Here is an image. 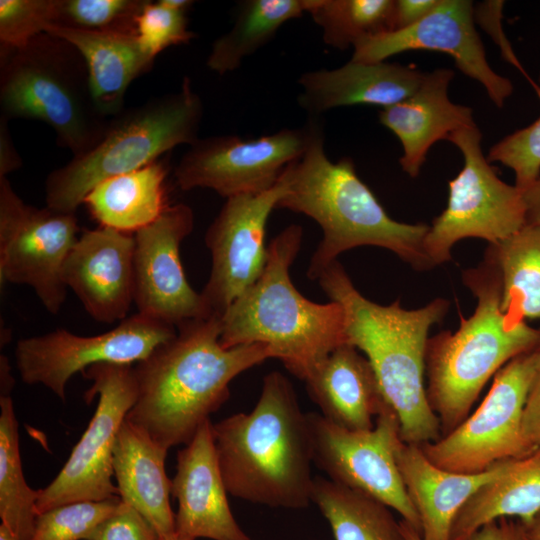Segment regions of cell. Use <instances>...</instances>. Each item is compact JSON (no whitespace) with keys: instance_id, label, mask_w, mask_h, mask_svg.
I'll return each mask as SVG.
<instances>
[{"instance_id":"39","label":"cell","mask_w":540,"mask_h":540,"mask_svg":"<svg viewBox=\"0 0 540 540\" xmlns=\"http://www.w3.org/2000/svg\"><path fill=\"white\" fill-rule=\"evenodd\" d=\"M89 540H160V536L135 508L121 500Z\"/></svg>"},{"instance_id":"47","label":"cell","mask_w":540,"mask_h":540,"mask_svg":"<svg viewBox=\"0 0 540 540\" xmlns=\"http://www.w3.org/2000/svg\"><path fill=\"white\" fill-rule=\"evenodd\" d=\"M524 540H540V512L527 524H521Z\"/></svg>"},{"instance_id":"28","label":"cell","mask_w":540,"mask_h":540,"mask_svg":"<svg viewBox=\"0 0 540 540\" xmlns=\"http://www.w3.org/2000/svg\"><path fill=\"white\" fill-rule=\"evenodd\" d=\"M167 173L166 165L157 160L102 181L83 204L100 226L136 233L153 223L168 206L164 185Z\"/></svg>"},{"instance_id":"44","label":"cell","mask_w":540,"mask_h":540,"mask_svg":"<svg viewBox=\"0 0 540 540\" xmlns=\"http://www.w3.org/2000/svg\"><path fill=\"white\" fill-rule=\"evenodd\" d=\"M7 124L8 121L0 117V177H7V174L18 169L22 164Z\"/></svg>"},{"instance_id":"22","label":"cell","mask_w":540,"mask_h":540,"mask_svg":"<svg viewBox=\"0 0 540 540\" xmlns=\"http://www.w3.org/2000/svg\"><path fill=\"white\" fill-rule=\"evenodd\" d=\"M454 71L437 68L425 73L416 91L379 112L380 123L401 142L403 171L415 178L425 163L431 146L453 133L475 124L470 107L453 103L448 95Z\"/></svg>"},{"instance_id":"18","label":"cell","mask_w":540,"mask_h":540,"mask_svg":"<svg viewBox=\"0 0 540 540\" xmlns=\"http://www.w3.org/2000/svg\"><path fill=\"white\" fill-rule=\"evenodd\" d=\"M475 24L472 1L439 0L417 24L359 42L351 59L380 62L411 50L446 53L462 73L484 87L494 105L502 108L513 93V84L490 66Z\"/></svg>"},{"instance_id":"3","label":"cell","mask_w":540,"mask_h":540,"mask_svg":"<svg viewBox=\"0 0 540 540\" xmlns=\"http://www.w3.org/2000/svg\"><path fill=\"white\" fill-rule=\"evenodd\" d=\"M316 280L342 306L347 342L369 360L398 418L401 439L415 445L439 439L441 425L430 406L424 374L429 330L443 320L449 301L437 298L418 309H405L400 300L377 304L356 289L338 260Z\"/></svg>"},{"instance_id":"6","label":"cell","mask_w":540,"mask_h":540,"mask_svg":"<svg viewBox=\"0 0 540 540\" xmlns=\"http://www.w3.org/2000/svg\"><path fill=\"white\" fill-rule=\"evenodd\" d=\"M462 281L477 299L468 318L455 332L428 339L426 388L442 436L461 424L488 380L512 359L540 347V329L511 323L501 308V283L486 257L462 273Z\"/></svg>"},{"instance_id":"27","label":"cell","mask_w":540,"mask_h":540,"mask_svg":"<svg viewBox=\"0 0 540 540\" xmlns=\"http://www.w3.org/2000/svg\"><path fill=\"white\" fill-rule=\"evenodd\" d=\"M540 512V448L512 459L498 477L481 486L456 515L451 540H470L485 524L518 518L527 524Z\"/></svg>"},{"instance_id":"42","label":"cell","mask_w":540,"mask_h":540,"mask_svg":"<svg viewBox=\"0 0 540 540\" xmlns=\"http://www.w3.org/2000/svg\"><path fill=\"white\" fill-rule=\"evenodd\" d=\"M439 0H395L394 30L409 28L424 19Z\"/></svg>"},{"instance_id":"23","label":"cell","mask_w":540,"mask_h":540,"mask_svg":"<svg viewBox=\"0 0 540 540\" xmlns=\"http://www.w3.org/2000/svg\"><path fill=\"white\" fill-rule=\"evenodd\" d=\"M396 462L408 495L418 513L423 540H451L454 519L468 499L485 483L501 475L507 459L479 473H458L431 463L419 445L402 439Z\"/></svg>"},{"instance_id":"20","label":"cell","mask_w":540,"mask_h":540,"mask_svg":"<svg viewBox=\"0 0 540 540\" xmlns=\"http://www.w3.org/2000/svg\"><path fill=\"white\" fill-rule=\"evenodd\" d=\"M227 493L208 419L177 455L171 480V495L178 502L175 533L193 540H251L233 516Z\"/></svg>"},{"instance_id":"1","label":"cell","mask_w":540,"mask_h":540,"mask_svg":"<svg viewBox=\"0 0 540 540\" xmlns=\"http://www.w3.org/2000/svg\"><path fill=\"white\" fill-rule=\"evenodd\" d=\"M220 318L178 327L134 366L137 398L126 419L167 450L193 438L228 400L235 377L273 358L264 344L223 347Z\"/></svg>"},{"instance_id":"35","label":"cell","mask_w":540,"mask_h":540,"mask_svg":"<svg viewBox=\"0 0 540 540\" xmlns=\"http://www.w3.org/2000/svg\"><path fill=\"white\" fill-rule=\"evenodd\" d=\"M121 498L67 503L36 516L30 540H89L117 508Z\"/></svg>"},{"instance_id":"26","label":"cell","mask_w":540,"mask_h":540,"mask_svg":"<svg viewBox=\"0 0 540 540\" xmlns=\"http://www.w3.org/2000/svg\"><path fill=\"white\" fill-rule=\"evenodd\" d=\"M46 33L73 45L85 60L90 89L98 110L107 118L124 111L129 85L148 72L154 60L141 48L137 35L52 26Z\"/></svg>"},{"instance_id":"16","label":"cell","mask_w":540,"mask_h":540,"mask_svg":"<svg viewBox=\"0 0 540 540\" xmlns=\"http://www.w3.org/2000/svg\"><path fill=\"white\" fill-rule=\"evenodd\" d=\"M285 173L270 189L226 199L205 234L211 270L201 295L211 313L221 317L262 274L267 260L266 225L286 194Z\"/></svg>"},{"instance_id":"12","label":"cell","mask_w":540,"mask_h":540,"mask_svg":"<svg viewBox=\"0 0 540 540\" xmlns=\"http://www.w3.org/2000/svg\"><path fill=\"white\" fill-rule=\"evenodd\" d=\"M312 460L329 480L369 496L400 514L421 534L418 513L396 462L399 421L387 407L369 430H349L316 412L306 413Z\"/></svg>"},{"instance_id":"13","label":"cell","mask_w":540,"mask_h":540,"mask_svg":"<svg viewBox=\"0 0 540 540\" xmlns=\"http://www.w3.org/2000/svg\"><path fill=\"white\" fill-rule=\"evenodd\" d=\"M75 213L26 204L7 177H0V281L30 286L57 314L65 301V260L76 243Z\"/></svg>"},{"instance_id":"33","label":"cell","mask_w":540,"mask_h":540,"mask_svg":"<svg viewBox=\"0 0 540 540\" xmlns=\"http://www.w3.org/2000/svg\"><path fill=\"white\" fill-rule=\"evenodd\" d=\"M303 1L323 41L340 50L394 30L395 0Z\"/></svg>"},{"instance_id":"50","label":"cell","mask_w":540,"mask_h":540,"mask_svg":"<svg viewBox=\"0 0 540 540\" xmlns=\"http://www.w3.org/2000/svg\"><path fill=\"white\" fill-rule=\"evenodd\" d=\"M160 540H193L191 538H187V537H184V536H180L176 533H173L172 535L168 536V537H163V538H160Z\"/></svg>"},{"instance_id":"5","label":"cell","mask_w":540,"mask_h":540,"mask_svg":"<svg viewBox=\"0 0 540 540\" xmlns=\"http://www.w3.org/2000/svg\"><path fill=\"white\" fill-rule=\"evenodd\" d=\"M302 240V227L293 224L270 241L262 274L220 318V343L225 348L264 344L273 358L305 381L348 342L342 306L331 300L313 302L291 281L289 270Z\"/></svg>"},{"instance_id":"49","label":"cell","mask_w":540,"mask_h":540,"mask_svg":"<svg viewBox=\"0 0 540 540\" xmlns=\"http://www.w3.org/2000/svg\"><path fill=\"white\" fill-rule=\"evenodd\" d=\"M0 540H20L7 526L0 525Z\"/></svg>"},{"instance_id":"41","label":"cell","mask_w":540,"mask_h":540,"mask_svg":"<svg viewBox=\"0 0 540 540\" xmlns=\"http://www.w3.org/2000/svg\"><path fill=\"white\" fill-rule=\"evenodd\" d=\"M522 435L531 452L540 448V371L532 383L525 402Z\"/></svg>"},{"instance_id":"45","label":"cell","mask_w":540,"mask_h":540,"mask_svg":"<svg viewBox=\"0 0 540 540\" xmlns=\"http://www.w3.org/2000/svg\"><path fill=\"white\" fill-rule=\"evenodd\" d=\"M527 224L540 226V178L522 190Z\"/></svg>"},{"instance_id":"19","label":"cell","mask_w":540,"mask_h":540,"mask_svg":"<svg viewBox=\"0 0 540 540\" xmlns=\"http://www.w3.org/2000/svg\"><path fill=\"white\" fill-rule=\"evenodd\" d=\"M134 234L100 226L85 230L69 252L63 281L95 320L127 318L134 302Z\"/></svg>"},{"instance_id":"36","label":"cell","mask_w":540,"mask_h":540,"mask_svg":"<svg viewBox=\"0 0 540 540\" xmlns=\"http://www.w3.org/2000/svg\"><path fill=\"white\" fill-rule=\"evenodd\" d=\"M147 0H60L54 26L136 34V19Z\"/></svg>"},{"instance_id":"9","label":"cell","mask_w":540,"mask_h":540,"mask_svg":"<svg viewBox=\"0 0 540 540\" xmlns=\"http://www.w3.org/2000/svg\"><path fill=\"white\" fill-rule=\"evenodd\" d=\"M447 140L460 150L463 167L449 181L446 208L424 239L432 267L449 261L452 247L462 239L480 238L496 245L527 224L522 190L498 177L483 153L477 125L453 132Z\"/></svg>"},{"instance_id":"11","label":"cell","mask_w":540,"mask_h":540,"mask_svg":"<svg viewBox=\"0 0 540 540\" xmlns=\"http://www.w3.org/2000/svg\"><path fill=\"white\" fill-rule=\"evenodd\" d=\"M537 373L535 350L508 362L471 415L439 439L419 445L427 459L444 470L479 473L533 453L523 439L522 416Z\"/></svg>"},{"instance_id":"32","label":"cell","mask_w":540,"mask_h":540,"mask_svg":"<svg viewBox=\"0 0 540 540\" xmlns=\"http://www.w3.org/2000/svg\"><path fill=\"white\" fill-rule=\"evenodd\" d=\"M0 517L20 540H30L37 516L38 490L25 481L18 422L9 395L0 397Z\"/></svg>"},{"instance_id":"17","label":"cell","mask_w":540,"mask_h":540,"mask_svg":"<svg viewBox=\"0 0 540 540\" xmlns=\"http://www.w3.org/2000/svg\"><path fill=\"white\" fill-rule=\"evenodd\" d=\"M194 214L183 203L168 205L150 225L134 234V303L138 313L176 329L211 315L201 292L186 279L182 241L192 232Z\"/></svg>"},{"instance_id":"43","label":"cell","mask_w":540,"mask_h":540,"mask_svg":"<svg viewBox=\"0 0 540 540\" xmlns=\"http://www.w3.org/2000/svg\"><path fill=\"white\" fill-rule=\"evenodd\" d=\"M470 540H524L521 523L500 518L478 529Z\"/></svg>"},{"instance_id":"21","label":"cell","mask_w":540,"mask_h":540,"mask_svg":"<svg viewBox=\"0 0 540 540\" xmlns=\"http://www.w3.org/2000/svg\"><path fill=\"white\" fill-rule=\"evenodd\" d=\"M425 73L412 65L387 61L350 59L333 69H318L300 75L298 103L317 117L335 108L368 104L392 106L412 95Z\"/></svg>"},{"instance_id":"46","label":"cell","mask_w":540,"mask_h":540,"mask_svg":"<svg viewBox=\"0 0 540 540\" xmlns=\"http://www.w3.org/2000/svg\"><path fill=\"white\" fill-rule=\"evenodd\" d=\"M1 396L9 395V391L13 386V378L10 375V367L5 356H1Z\"/></svg>"},{"instance_id":"10","label":"cell","mask_w":540,"mask_h":540,"mask_svg":"<svg viewBox=\"0 0 540 540\" xmlns=\"http://www.w3.org/2000/svg\"><path fill=\"white\" fill-rule=\"evenodd\" d=\"M92 381L84 394L98 403L87 429L55 479L38 489L37 514L77 501H101L119 496L112 481L117 434L137 398L132 364L100 363L81 372Z\"/></svg>"},{"instance_id":"2","label":"cell","mask_w":540,"mask_h":540,"mask_svg":"<svg viewBox=\"0 0 540 540\" xmlns=\"http://www.w3.org/2000/svg\"><path fill=\"white\" fill-rule=\"evenodd\" d=\"M216 457L233 497L269 507L312 503V451L307 415L290 380L272 371L249 413L213 424Z\"/></svg>"},{"instance_id":"14","label":"cell","mask_w":540,"mask_h":540,"mask_svg":"<svg viewBox=\"0 0 540 540\" xmlns=\"http://www.w3.org/2000/svg\"><path fill=\"white\" fill-rule=\"evenodd\" d=\"M318 124L311 118L301 128H285L258 138H198L175 167L176 183L184 191L207 188L226 199L268 190L304 154Z\"/></svg>"},{"instance_id":"37","label":"cell","mask_w":540,"mask_h":540,"mask_svg":"<svg viewBox=\"0 0 540 540\" xmlns=\"http://www.w3.org/2000/svg\"><path fill=\"white\" fill-rule=\"evenodd\" d=\"M60 0H0V47L18 49L58 20Z\"/></svg>"},{"instance_id":"25","label":"cell","mask_w":540,"mask_h":540,"mask_svg":"<svg viewBox=\"0 0 540 540\" xmlns=\"http://www.w3.org/2000/svg\"><path fill=\"white\" fill-rule=\"evenodd\" d=\"M167 451L127 419L119 429L113 451L119 497L135 508L160 538L175 533V513L169 500L171 480L165 470Z\"/></svg>"},{"instance_id":"34","label":"cell","mask_w":540,"mask_h":540,"mask_svg":"<svg viewBox=\"0 0 540 540\" xmlns=\"http://www.w3.org/2000/svg\"><path fill=\"white\" fill-rule=\"evenodd\" d=\"M189 0L146 1L136 19V35L143 51L153 60L163 50L189 43L196 34L189 30Z\"/></svg>"},{"instance_id":"7","label":"cell","mask_w":540,"mask_h":540,"mask_svg":"<svg viewBox=\"0 0 540 540\" xmlns=\"http://www.w3.org/2000/svg\"><path fill=\"white\" fill-rule=\"evenodd\" d=\"M1 118L49 125L59 146L84 154L103 137L110 119L97 108L85 60L69 42L43 33L0 52Z\"/></svg>"},{"instance_id":"40","label":"cell","mask_w":540,"mask_h":540,"mask_svg":"<svg viewBox=\"0 0 540 540\" xmlns=\"http://www.w3.org/2000/svg\"><path fill=\"white\" fill-rule=\"evenodd\" d=\"M503 1H485L474 6L475 23L480 24L483 29L490 34L493 41L500 47L504 59L515 66L529 81L540 99V86L536 84L527 74L520 61L512 50L511 44L507 40L502 28V8Z\"/></svg>"},{"instance_id":"38","label":"cell","mask_w":540,"mask_h":540,"mask_svg":"<svg viewBox=\"0 0 540 540\" xmlns=\"http://www.w3.org/2000/svg\"><path fill=\"white\" fill-rule=\"evenodd\" d=\"M487 160L512 169L520 190L533 184L540 178V117L494 144Z\"/></svg>"},{"instance_id":"30","label":"cell","mask_w":540,"mask_h":540,"mask_svg":"<svg viewBox=\"0 0 540 540\" xmlns=\"http://www.w3.org/2000/svg\"><path fill=\"white\" fill-rule=\"evenodd\" d=\"M305 12L303 0H246L239 3L231 29L212 44L206 64L219 75L240 67L287 22Z\"/></svg>"},{"instance_id":"8","label":"cell","mask_w":540,"mask_h":540,"mask_svg":"<svg viewBox=\"0 0 540 540\" xmlns=\"http://www.w3.org/2000/svg\"><path fill=\"white\" fill-rule=\"evenodd\" d=\"M203 112L200 96L185 77L178 91L110 118L93 148L48 175L46 206L75 213L102 181L149 165L178 145H192Z\"/></svg>"},{"instance_id":"31","label":"cell","mask_w":540,"mask_h":540,"mask_svg":"<svg viewBox=\"0 0 540 540\" xmlns=\"http://www.w3.org/2000/svg\"><path fill=\"white\" fill-rule=\"evenodd\" d=\"M312 503L335 540H403L399 521L388 506L329 479L314 477Z\"/></svg>"},{"instance_id":"15","label":"cell","mask_w":540,"mask_h":540,"mask_svg":"<svg viewBox=\"0 0 540 540\" xmlns=\"http://www.w3.org/2000/svg\"><path fill=\"white\" fill-rule=\"evenodd\" d=\"M177 329L136 313L113 329L94 336H79L65 329L21 339L15 357L26 384H42L65 400L70 378L100 363L133 364L172 339Z\"/></svg>"},{"instance_id":"24","label":"cell","mask_w":540,"mask_h":540,"mask_svg":"<svg viewBox=\"0 0 540 540\" xmlns=\"http://www.w3.org/2000/svg\"><path fill=\"white\" fill-rule=\"evenodd\" d=\"M304 382L321 414L349 430L372 429L390 407L369 360L349 343L333 350Z\"/></svg>"},{"instance_id":"4","label":"cell","mask_w":540,"mask_h":540,"mask_svg":"<svg viewBox=\"0 0 540 540\" xmlns=\"http://www.w3.org/2000/svg\"><path fill=\"white\" fill-rule=\"evenodd\" d=\"M284 173L288 189L277 209L310 217L323 233L310 259L308 278L316 280L340 254L360 246L385 248L415 270L433 268L423 247L429 226L392 219L359 178L351 158L330 161L320 123L304 154Z\"/></svg>"},{"instance_id":"51","label":"cell","mask_w":540,"mask_h":540,"mask_svg":"<svg viewBox=\"0 0 540 540\" xmlns=\"http://www.w3.org/2000/svg\"><path fill=\"white\" fill-rule=\"evenodd\" d=\"M535 362L538 371H540V347L535 350Z\"/></svg>"},{"instance_id":"29","label":"cell","mask_w":540,"mask_h":540,"mask_svg":"<svg viewBox=\"0 0 540 540\" xmlns=\"http://www.w3.org/2000/svg\"><path fill=\"white\" fill-rule=\"evenodd\" d=\"M485 257L498 271L507 320L514 324L540 320V226L526 224L508 239L490 245Z\"/></svg>"},{"instance_id":"48","label":"cell","mask_w":540,"mask_h":540,"mask_svg":"<svg viewBox=\"0 0 540 540\" xmlns=\"http://www.w3.org/2000/svg\"><path fill=\"white\" fill-rule=\"evenodd\" d=\"M399 525L403 540H423L421 534L406 521L400 519Z\"/></svg>"}]
</instances>
